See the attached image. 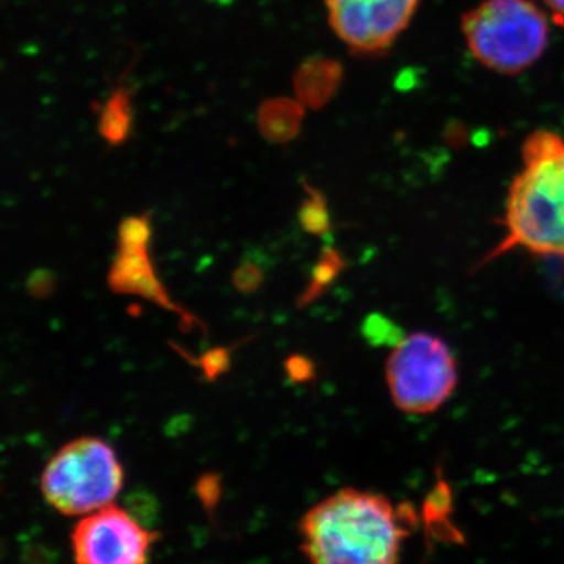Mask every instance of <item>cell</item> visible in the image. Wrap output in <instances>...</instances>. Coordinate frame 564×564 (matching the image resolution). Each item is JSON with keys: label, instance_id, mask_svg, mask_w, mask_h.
<instances>
[{"label": "cell", "instance_id": "cell-1", "mask_svg": "<svg viewBox=\"0 0 564 564\" xmlns=\"http://www.w3.org/2000/svg\"><path fill=\"white\" fill-rule=\"evenodd\" d=\"M406 518L381 494L340 489L304 513L303 554L310 564H399Z\"/></svg>", "mask_w": 564, "mask_h": 564}, {"label": "cell", "instance_id": "cell-2", "mask_svg": "<svg viewBox=\"0 0 564 564\" xmlns=\"http://www.w3.org/2000/svg\"><path fill=\"white\" fill-rule=\"evenodd\" d=\"M503 237L484 259L522 250L564 258V139L538 131L522 148V169L508 192Z\"/></svg>", "mask_w": 564, "mask_h": 564}, {"label": "cell", "instance_id": "cell-3", "mask_svg": "<svg viewBox=\"0 0 564 564\" xmlns=\"http://www.w3.org/2000/svg\"><path fill=\"white\" fill-rule=\"evenodd\" d=\"M475 58L496 73H522L540 61L549 43V21L530 0H485L462 24Z\"/></svg>", "mask_w": 564, "mask_h": 564}, {"label": "cell", "instance_id": "cell-4", "mask_svg": "<svg viewBox=\"0 0 564 564\" xmlns=\"http://www.w3.org/2000/svg\"><path fill=\"white\" fill-rule=\"evenodd\" d=\"M124 486L117 452L99 437H77L63 445L40 478L44 500L55 511L82 518L113 505Z\"/></svg>", "mask_w": 564, "mask_h": 564}, {"label": "cell", "instance_id": "cell-5", "mask_svg": "<svg viewBox=\"0 0 564 564\" xmlns=\"http://www.w3.org/2000/svg\"><path fill=\"white\" fill-rule=\"evenodd\" d=\"M458 380L454 351L430 333L403 337L386 364L389 393L404 414L425 415L440 410L454 395Z\"/></svg>", "mask_w": 564, "mask_h": 564}, {"label": "cell", "instance_id": "cell-6", "mask_svg": "<svg viewBox=\"0 0 564 564\" xmlns=\"http://www.w3.org/2000/svg\"><path fill=\"white\" fill-rule=\"evenodd\" d=\"M158 534L117 505L82 516L70 533L74 564H148Z\"/></svg>", "mask_w": 564, "mask_h": 564}, {"label": "cell", "instance_id": "cell-7", "mask_svg": "<svg viewBox=\"0 0 564 564\" xmlns=\"http://www.w3.org/2000/svg\"><path fill=\"white\" fill-rule=\"evenodd\" d=\"M421 0H325L334 32L352 52L378 54L392 46Z\"/></svg>", "mask_w": 564, "mask_h": 564}, {"label": "cell", "instance_id": "cell-8", "mask_svg": "<svg viewBox=\"0 0 564 564\" xmlns=\"http://www.w3.org/2000/svg\"><path fill=\"white\" fill-rule=\"evenodd\" d=\"M150 220L144 217H131L122 221L120 228V251L111 265L109 281L111 289L118 292H135L154 302H170L152 273L148 258Z\"/></svg>", "mask_w": 564, "mask_h": 564}, {"label": "cell", "instance_id": "cell-9", "mask_svg": "<svg viewBox=\"0 0 564 564\" xmlns=\"http://www.w3.org/2000/svg\"><path fill=\"white\" fill-rule=\"evenodd\" d=\"M343 77L344 69L339 62L332 58H310L296 69L293 79L296 98L310 109H322L339 90Z\"/></svg>", "mask_w": 564, "mask_h": 564}, {"label": "cell", "instance_id": "cell-10", "mask_svg": "<svg viewBox=\"0 0 564 564\" xmlns=\"http://www.w3.org/2000/svg\"><path fill=\"white\" fill-rule=\"evenodd\" d=\"M303 118L302 102L289 98L269 99L259 107V131L272 143H289L302 131Z\"/></svg>", "mask_w": 564, "mask_h": 564}, {"label": "cell", "instance_id": "cell-11", "mask_svg": "<svg viewBox=\"0 0 564 564\" xmlns=\"http://www.w3.org/2000/svg\"><path fill=\"white\" fill-rule=\"evenodd\" d=\"M99 133L110 147H120L131 137L133 128L132 96L128 87H118L99 113Z\"/></svg>", "mask_w": 564, "mask_h": 564}, {"label": "cell", "instance_id": "cell-12", "mask_svg": "<svg viewBox=\"0 0 564 564\" xmlns=\"http://www.w3.org/2000/svg\"><path fill=\"white\" fill-rule=\"evenodd\" d=\"M310 198L303 203L300 212V220L307 231L318 234L328 229V210H326L325 199L321 193L313 187H307Z\"/></svg>", "mask_w": 564, "mask_h": 564}, {"label": "cell", "instance_id": "cell-13", "mask_svg": "<svg viewBox=\"0 0 564 564\" xmlns=\"http://www.w3.org/2000/svg\"><path fill=\"white\" fill-rule=\"evenodd\" d=\"M544 3L552 11L556 24L564 28V0H544Z\"/></svg>", "mask_w": 564, "mask_h": 564}]
</instances>
